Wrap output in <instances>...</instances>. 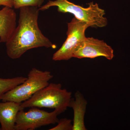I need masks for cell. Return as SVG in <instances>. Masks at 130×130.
I'll use <instances>...</instances> for the list:
<instances>
[{
  "mask_svg": "<svg viewBox=\"0 0 130 130\" xmlns=\"http://www.w3.org/2000/svg\"><path fill=\"white\" fill-rule=\"evenodd\" d=\"M39 11V8L36 7L20 8L18 25L6 43L7 54L9 58L19 59L31 49L56 47L39 29L38 24Z\"/></svg>",
  "mask_w": 130,
  "mask_h": 130,
  "instance_id": "obj_1",
  "label": "cell"
},
{
  "mask_svg": "<svg viewBox=\"0 0 130 130\" xmlns=\"http://www.w3.org/2000/svg\"><path fill=\"white\" fill-rule=\"evenodd\" d=\"M71 99V92L62 89L60 84L50 83L21 103L20 107L21 109L32 107L47 108L54 109L60 115L70 107Z\"/></svg>",
  "mask_w": 130,
  "mask_h": 130,
  "instance_id": "obj_2",
  "label": "cell"
},
{
  "mask_svg": "<svg viewBox=\"0 0 130 130\" xmlns=\"http://www.w3.org/2000/svg\"><path fill=\"white\" fill-rule=\"evenodd\" d=\"M88 7L84 8L75 5L68 0L49 1L46 4L39 8L40 11H44L52 7H58V11L63 13H71L74 17L85 22L93 28H103L106 26L107 19L104 17L105 10L100 8L97 3L93 2L88 4Z\"/></svg>",
  "mask_w": 130,
  "mask_h": 130,
  "instance_id": "obj_3",
  "label": "cell"
},
{
  "mask_svg": "<svg viewBox=\"0 0 130 130\" xmlns=\"http://www.w3.org/2000/svg\"><path fill=\"white\" fill-rule=\"evenodd\" d=\"M53 77L48 71L32 68L23 83L5 93L3 96L2 101L21 103L27 101L35 93L48 85L49 82Z\"/></svg>",
  "mask_w": 130,
  "mask_h": 130,
  "instance_id": "obj_4",
  "label": "cell"
},
{
  "mask_svg": "<svg viewBox=\"0 0 130 130\" xmlns=\"http://www.w3.org/2000/svg\"><path fill=\"white\" fill-rule=\"evenodd\" d=\"M90 26L85 22L73 18L68 23L67 38L60 48L53 55V60H67L73 58V54L86 39L85 32Z\"/></svg>",
  "mask_w": 130,
  "mask_h": 130,
  "instance_id": "obj_5",
  "label": "cell"
},
{
  "mask_svg": "<svg viewBox=\"0 0 130 130\" xmlns=\"http://www.w3.org/2000/svg\"><path fill=\"white\" fill-rule=\"evenodd\" d=\"M58 112L54 110L49 112L36 107L27 111H19L16 117L14 130H34L42 126L55 124L59 121Z\"/></svg>",
  "mask_w": 130,
  "mask_h": 130,
  "instance_id": "obj_6",
  "label": "cell"
},
{
  "mask_svg": "<svg viewBox=\"0 0 130 130\" xmlns=\"http://www.w3.org/2000/svg\"><path fill=\"white\" fill-rule=\"evenodd\" d=\"M113 52L111 47L104 41L88 37L74 52L73 58L94 59L101 56L111 60L114 56Z\"/></svg>",
  "mask_w": 130,
  "mask_h": 130,
  "instance_id": "obj_7",
  "label": "cell"
},
{
  "mask_svg": "<svg viewBox=\"0 0 130 130\" xmlns=\"http://www.w3.org/2000/svg\"><path fill=\"white\" fill-rule=\"evenodd\" d=\"M16 14L14 9L4 7L0 10V43L9 40L16 27Z\"/></svg>",
  "mask_w": 130,
  "mask_h": 130,
  "instance_id": "obj_8",
  "label": "cell"
},
{
  "mask_svg": "<svg viewBox=\"0 0 130 130\" xmlns=\"http://www.w3.org/2000/svg\"><path fill=\"white\" fill-rule=\"evenodd\" d=\"M21 104L12 101L0 102L1 130H14L17 114L21 110Z\"/></svg>",
  "mask_w": 130,
  "mask_h": 130,
  "instance_id": "obj_9",
  "label": "cell"
},
{
  "mask_svg": "<svg viewBox=\"0 0 130 130\" xmlns=\"http://www.w3.org/2000/svg\"><path fill=\"white\" fill-rule=\"evenodd\" d=\"M87 101L83 94L77 91L74 94V98H72L70 107L73 109L74 118L73 130H86L84 118L87 107Z\"/></svg>",
  "mask_w": 130,
  "mask_h": 130,
  "instance_id": "obj_10",
  "label": "cell"
},
{
  "mask_svg": "<svg viewBox=\"0 0 130 130\" xmlns=\"http://www.w3.org/2000/svg\"><path fill=\"white\" fill-rule=\"evenodd\" d=\"M27 78L23 76H18L9 78H0V101L3 96L8 91L20 84Z\"/></svg>",
  "mask_w": 130,
  "mask_h": 130,
  "instance_id": "obj_11",
  "label": "cell"
},
{
  "mask_svg": "<svg viewBox=\"0 0 130 130\" xmlns=\"http://www.w3.org/2000/svg\"><path fill=\"white\" fill-rule=\"evenodd\" d=\"M13 7L15 9H20L24 7H41L44 0H13Z\"/></svg>",
  "mask_w": 130,
  "mask_h": 130,
  "instance_id": "obj_12",
  "label": "cell"
},
{
  "mask_svg": "<svg viewBox=\"0 0 130 130\" xmlns=\"http://www.w3.org/2000/svg\"><path fill=\"white\" fill-rule=\"evenodd\" d=\"M58 124L49 130H73L72 120L67 118H62L59 120Z\"/></svg>",
  "mask_w": 130,
  "mask_h": 130,
  "instance_id": "obj_13",
  "label": "cell"
},
{
  "mask_svg": "<svg viewBox=\"0 0 130 130\" xmlns=\"http://www.w3.org/2000/svg\"><path fill=\"white\" fill-rule=\"evenodd\" d=\"M0 5L12 8L13 1V0H0Z\"/></svg>",
  "mask_w": 130,
  "mask_h": 130,
  "instance_id": "obj_14",
  "label": "cell"
},
{
  "mask_svg": "<svg viewBox=\"0 0 130 130\" xmlns=\"http://www.w3.org/2000/svg\"><path fill=\"white\" fill-rule=\"evenodd\" d=\"M0 130H1V127H0Z\"/></svg>",
  "mask_w": 130,
  "mask_h": 130,
  "instance_id": "obj_15",
  "label": "cell"
}]
</instances>
